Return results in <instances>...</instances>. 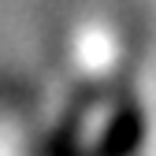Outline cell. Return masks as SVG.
Listing matches in <instances>:
<instances>
[{"mask_svg": "<svg viewBox=\"0 0 156 156\" xmlns=\"http://www.w3.org/2000/svg\"><path fill=\"white\" fill-rule=\"evenodd\" d=\"M141 130H145L141 112L134 108V104L119 108V112H115V119H112V126L104 130L101 145H97V156H130L134 149L141 145Z\"/></svg>", "mask_w": 156, "mask_h": 156, "instance_id": "1", "label": "cell"}]
</instances>
